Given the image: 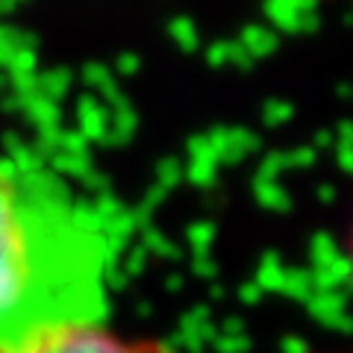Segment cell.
<instances>
[{"label": "cell", "instance_id": "2", "mask_svg": "<svg viewBox=\"0 0 353 353\" xmlns=\"http://www.w3.org/2000/svg\"><path fill=\"white\" fill-rule=\"evenodd\" d=\"M0 353H139V350H132L124 341L109 336L101 324H80V327L53 330V333H44L39 339H30L24 345Z\"/></svg>", "mask_w": 353, "mask_h": 353}, {"label": "cell", "instance_id": "3", "mask_svg": "<svg viewBox=\"0 0 353 353\" xmlns=\"http://www.w3.org/2000/svg\"><path fill=\"white\" fill-rule=\"evenodd\" d=\"M350 274H353V227H350Z\"/></svg>", "mask_w": 353, "mask_h": 353}, {"label": "cell", "instance_id": "1", "mask_svg": "<svg viewBox=\"0 0 353 353\" xmlns=\"http://www.w3.org/2000/svg\"><path fill=\"white\" fill-rule=\"evenodd\" d=\"M112 245L94 206L48 165L0 150V350L101 324Z\"/></svg>", "mask_w": 353, "mask_h": 353}]
</instances>
